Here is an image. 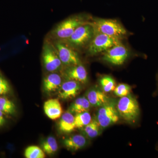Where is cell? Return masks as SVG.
Returning a JSON list of instances; mask_svg holds the SVG:
<instances>
[{"mask_svg":"<svg viewBox=\"0 0 158 158\" xmlns=\"http://www.w3.org/2000/svg\"><path fill=\"white\" fill-rule=\"evenodd\" d=\"M85 15H72L56 25L48 34L46 39L51 41L62 40L70 37L79 27L88 23Z\"/></svg>","mask_w":158,"mask_h":158,"instance_id":"cell-1","label":"cell"},{"mask_svg":"<svg viewBox=\"0 0 158 158\" xmlns=\"http://www.w3.org/2000/svg\"><path fill=\"white\" fill-rule=\"evenodd\" d=\"M95 34L94 29L91 22L79 27L67 39L60 40L75 50L87 48Z\"/></svg>","mask_w":158,"mask_h":158,"instance_id":"cell-2","label":"cell"},{"mask_svg":"<svg viewBox=\"0 0 158 158\" xmlns=\"http://www.w3.org/2000/svg\"><path fill=\"white\" fill-rule=\"evenodd\" d=\"M95 33H100L120 39L127 34V31L117 20L98 18L91 22Z\"/></svg>","mask_w":158,"mask_h":158,"instance_id":"cell-3","label":"cell"},{"mask_svg":"<svg viewBox=\"0 0 158 158\" xmlns=\"http://www.w3.org/2000/svg\"><path fill=\"white\" fill-rule=\"evenodd\" d=\"M116 108L119 116L125 121L134 123L140 115V108L137 99L131 94L118 100Z\"/></svg>","mask_w":158,"mask_h":158,"instance_id":"cell-4","label":"cell"},{"mask_svg":"<svg viewBox=\"0 0 158 158\" xmlns=\"http://www.w3.org/2000/svg\"><path fill=\"white\" fill-rule=\"evenodd\" d=\"M41 58L44 67L48 72H56L62 69L63 65L56 48L52 41L49 40H44Z\"/></svg>","mask_w":158,"mask_h":158,"instance_id":"cell-5","label":"cell"},{"mask_svg":"<svg viewBox=\"0 0 158 158\" xmlns=\"http://www.w3.org/2000/svg\"><path fill=\"white\" fill-rule=\"evenodd\" d=\"M119 44H121L119 38L105 34L95 33L87 48V53L90 56H94L105 52Z\"/></svg>","mask_w":158,"mask_h":158,"instance_id":"cell-6","label":"cell"},{"mask_svg":"<svg viewBox=\"0 0 158 158\" xmlns=\"http://www.w3.org/2000/svg\"><path fill=\"white\" fill-rule=\"evenodd\" d=\"M119 116L115 103L110 100L100 107L97 113L96 118L101 128L104 129L117 122Z\"/></svg>","mask_w":158,"mask_h":158,"instance_id":"cell-7","label":"cell"},{"mask_svg":"<svg viewBox=\"0 0 158 158\" xmlns=\"http://www.w3.org/2000/svg\"><path fill=\"white\" fill-rule=\"evenodd\" d=\"M51 41L56 48L59 58L64 67L81 63L77 51L60 40Z\"/></svg>","mask_w":158,"mask_h":158,"instance_id":"cell-8","label":"cell"},{"mask_svg":"<svg viewBox=\"0 0 158 158\" xmlns=\"http://www.w3.org/2000/svg\"><path fill=\"white\" fill-rule=\"evenodd\" d=\"M129 55L127 49L121 43L105 51L102 59L112 65H120L124 63Z\"/></svg>","mask_w":158,"mask_h":158,"instance_id":"cell-9","label":"cell"},{"mask_svg":"<svg viewBox=\"0 0 158 158\" xmlns=\"http://www.w3.org/2000/svg\"><path fill=\"white\" fill-rule=\"evenodd\" d=\"M61 75L65 80H72L82 84H85L88 81V73L81 63L62 69Z\"/></svg>","mask_w":158,"mask_h":158,"instance_id":"cell-10","label":"cell"},{"mask_svg":"<svg viewBox=\"0 0 158 158\" xmlns=\"http://www.w3.org/2000/svg\"><path fill=\"white\" fill-rule=\"evenodd\" d=\"M81 84L76 81L66 80L62 83L58 90V96L64 100L75 97L81 89Z\"/></svg>","mask_w":158,"mask_h":158,"instance_id":"cell-11","label":"cell"},{"mask_svg":"<svg viewBox=\"0 0 158 158\" xmlns=\"http://www.w3.org/2000/svg\"><path fill=\"white\" fill-rule=\"evenodd\" d=\"M44 110L46 116L52 120L60 118L62 114V108L59 100L51 98L44 102Z\"/></svg>","mask_w":158,"mask_h":158,"instance_id":"cell-12","label":"cell"},{"mask_svg":"<svg viewBox=\"0 0 158 158\" xmlns=\"http://www.w3.org/2000/svg\"><path fill=\"white\" fill-rule=\"evenodd\" d=\"M86 98L91 106L99 107L110 100L104 91L97 88H91L88 90L86 94Z\"/></svg>","mask_w":158,"mask_h":158,"instance_id":"cell-13","label":"cell"},{"mask_svg":"<svg viewBox=\"0 0 158 158\" xmlns=\"http://www.w3.org/2000/svg\"><path fill=\"white\" fill-rule=\"evenodd\" d=\"M62 83L61 75L56 72L50 73L44 79L43 87L47 93H52L59 90Z\"/></svg>","mask_w":158,"mask_h":158,"instance_id":"cell-14","label":"cell"},{"mask_svg":"<svg viewBox=\"0 0 158 158\" xmlns=\"http://www.w3.org/2000/svg\"><path fill=\"white\" fill-rule=\"evenodd\" d=\"M63 143L67 149L76 151L86 146L87 140L85 136L81 135H75L65 138Z\"/></svg>","mask_w":158,"mask_h":158,"instance_id":"cell-15","label":"cell"},{"mask_svg":"<svg viewBox=\"0 0 158 158\" xmlns=\"http://www.w3.org/2000/svg\"><path fill=\"white\" fill-rule=\"evenodd\" d=\"M59 128L60 131L65 134L73 131L76 127L74 116L73 113L68 111L62 114L59 122Z\"/></svg>","mask_w":158,"mask_h":158,"instance_id":"cell-16","label":"cell"},{"mask_svg":"<svg viewBox=\"0 0 158 158\" xmlns=\"http://www.w3.org/2000/svg\"><path fill=\"white\" fill-rule=\"evenodd\" d=\"M90 105L89 101L85 96L79 97L71 105L69 111L72 113H81L82 112H88L90 110Z\"/></svg>","mask_w":158,"mask_h":158,"instance_id":"cell-17","label":"cell"},{"mask_svg":"<svg viewBox=\"0 0 158 158\" xmlns=\"http://www.w3.org/2000/svg\"><path fill=\"white\" fill-rule=\"evenodd\" d=\"M43 150L48 155H52L55 153L58 149V144L56 138L50 136L43 142Z\"/></svg>","mask_w":158,"mask_h":158,"instance_id":"cell-18","label":"cell"},{"mask_svg":"<svg viewBox=\"0 0 158 158\" xmlns=\"http://www.w3.org/2000/svg\"><path fill=\"white\" fill-rule=\"evenodd\" d=\"M76 128L85 127L91 121V116L88 112L77 113L74 116Z\"/></svg>","mask_w":158,"mask_h":158,"instance_id":"cell-19","label":"cell"},{"mask_svg":"<svg viewBox=\"0 0 158 158\" xmlns=\"http://www.w3.org/2000/svg\"><path fill=\"white\" fill-rule=\"evenodd\" d=\"M101 127L96 118L91 120L90 123L84 128V131L89 138H96L100 132Z\"/></svg>","mask_w":158,"mask_h":158,"instance_id":"cell-20","label":"cell"},{"mask_svg":"<svg viewBox=\"0 0 158 158\" xmlns=\"http://www.w3.org/2000/svg\"><path fill=\"white\" fill-rule=\"evenodd\" d=\"M0 111L6 114L13 115L16 112V106L14 103L8 98L0 97Z\"/></svg>","mask_w":158,"mask_h":158,"instance_id":"cell-21","label":"cell"},{"mask_svg":"<svg viewBox=\"0 0 158 158\" xmlns=\"http://www.w3.org/2000/svg\"><path fill=\"white\" fill-rule=\"evenodd\" d=\"M99 83L102 90L105 93L113 91L116 88V82L114 79L110 76L102 77L100 79Z\"/></svg>","mask_w":158,"mask_h":158,"instance_id":"cell-22","label":"cell"},{"mask_svg":"<svg viewBox=\"0 0 158 158\" xmlns=\"http://www.w3.org/2000/svg\"><path fill=\"white\" fill-rule=\"evenodd\" d=\"M24 156L27 158H44L45 153L40 148L36 145H31L26 148Z\"/></svg>","mask_w":158,"mask_h":158,"instance_id":"cell-23","label":"cell"},{"mask_svg":"<svg viewBox=\"0 0 158 158\" xmlns=\"http://www.w3.org/2000/svg\"><path fill=\"white\" fill-rule=\"evenodd\" d=\"M113 91L114 94L116 96L120 98L123 97L130 94L131 88L127 84H121L116 87Z\"/></svg>","mask_w":158,"mask_h":158,"instance_id":"cell-24","label":"cell"},{"mask_svg":"<svg viewBox=\"0 0 158 158\" xmlns=\"http://www.w3.org/2000/svg\"><path fill=\"white\" fill-rule=\"evenodd\" d=\"M10 90V86L8 82L0 85V95L6 94Z\"/></svg>","mask_w":158,"mask_h":158,"instance_id":"cell-25","label":"cell"},{"mask_svg":"<svg viewBox=\"0 0 158 158\" xmlns=\"http://www.w3.org/2000/svg\"><path fill=\"white\" fill-rule=\"evenodd\" d=\"M0 127H1V126H0Z\"/></svg>","mask_w":158,"mask_h":158,"instance_id":"cell-26","label":"cell"}]
</instances>
